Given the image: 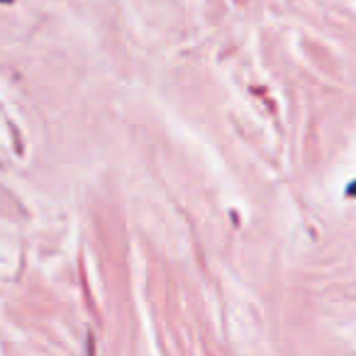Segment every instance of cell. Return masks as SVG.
Here are the masks:
<instances>
[{
    "label": "cell",
    "mask_w": 356,
    "mask_h": 356,
    "mask_svg": "<svg viewBox=\"0 0 356 356\" xmlns=\"http://www.w3.org/2000/svg\"><path fill=\"white\" fill-rule=\"evenodd\" d=\"M346 193H349V195H351V193H356V188H354V186H351V188H349V191H346Z\"/></svg>",
    "instance_id": "6da1fadb"
},
{
    "label": "cell",
    "mask_w": 356,
    "mask_h": 356,
    "mask_svg": "<svg viewBox=\"0 0 356 356\" xmlns=\"http://www.w3.org/2000/svg\"><path fill=\"white\" fill-rule=\"evenodd\" d=\"M0 3H13V0H0Z\"/></svg>",
    "instance_id": "7a4b0ae2"
}]
</instances>
